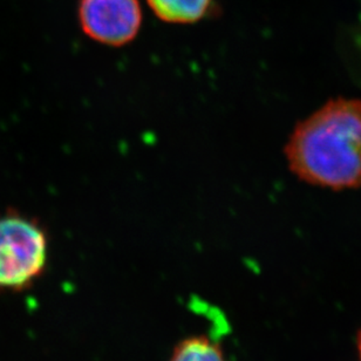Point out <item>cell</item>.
I'll return each instance as SVG.
<instances>
[{"label":"cell","mask_w":361,"mask_h":361,"mask_svg":"<svg viewBox=\"0 0 361 361\" xmlns=\"http://www.w3.org/2000/svg\"><path fill=\"white\" fill-rule=\"evenodd\" d=\"M171 361H226L222 348L205 336H195L180 341Z\"/></svg>","instance_id":"5"},{"label":"cell","mask_w":361,"mask_h":361,"mask_svg":"<svg viewBox=\"0 0 361 361\" xmlns=\"http://www.w3.org/2000/svg\"><path fill=\"white\" fill-rule=\"evenodd\" d=\"M78 19L93 42L122 47L139 35L143 14L139 0H80Z\"/></svg>","instance_id":"3"},{"label":"cell","mask_w":361,"mask_h":361,"mask_svg":"<svg viewBox=\"0 0 361 361\" xmlns=\"http://www.w3.org/2000/svg\"><path fill=\"white\" fill-rule=\"evenodd\" d=\"M358 348H359V352H360V355H361V331H360V332H359V336H358Z\"/></svg>","instance_id":"6"},{"label":"cell","mask_w":361,"mask_h":361,"mask_svg":"<svg viewBox=\"0 0 361 361\" xmlns=\"http://www.w3.org/2000/svg\"><path fill=\"white\" fill-rule=\"evenodd\" d=\"M285 157L300 180L334 190L361 188V100H330L293 129Z\"/></svg>","instance_id":"1"},{"label":"cell","mask_w":361,"mask_h":361,"mask_svg":"<svg viewBox=\"0 0 361 361\" xmlns=\"http://www.w3.org/2000/svg\"><path fill=\"white\" fill-rule=\"evenodd\" d=\"M214 0H147L150 10L168 24L190 25L207 17Z\"/></svg>","instance_id":"4"},{"label":"cell","mask_w":361,"mask_h":361,"mask_svg":"<svg viewBox=\"0 0 361 361\" xmlns=\"http://www.w3.org/2000/svg\"><path fill=\"white\" fill-rule=\"evenodd\" d=\"M49 240L38 223L19 215L0 219V291H19L44 272Z\"/></svg>","instance_id":"2"}]
</instances>
